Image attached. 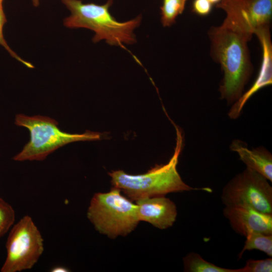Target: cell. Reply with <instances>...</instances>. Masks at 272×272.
I'll return each instance as SVG.
<instances>
[{
  "mask_svg": "<svg viewBox=\"0 0 272 272\" xmlns=\"http://www.w3.org/2000/svg\"><path fill=\"white\" fill-rule=\"evenodd\" d=\"M210 37L212 55L224 72L221 98L231 104L241 97L251 74L247 43L252 36L222 24L211 29Z\"/></svg>",
  "mask_w": 272,
  "mask_h": 272,
  "instance_id": "obj_1",
  "label": "cell"
},
{
  "mask_svg": "<svg viewBox=\"0 0 272 272\" xmlns=\"http://www.w3.org/2000/svg\"><path fill=\"white\" fill-rule=\"evenodd\" d=\"M176 143L174 154L165 164L156 165L147 172L140 175H130L122 170L109 173L112 187L122 191L133 201L154 196H164L176 192L194 190L211 192L209 188H194L186 184L177 169L178 159L183 146L181 130L175 123Z\"/></svg>",
  "mask_w": 272,
  "mask_h": 272,
  "instance_id": "obj_2",
  "label": "cell"
},
{
  "mask_svg": "<svg viewBox=\"0 0 272 272\" xmlns=\"http://www.w3.org/2000/svg\"><path fill=\"white\" fill-rule=\"evenodd\" d=\"M70 12L63 20L64 25L70 28H84L93 31V42L102 40L110 45L124 48V44L136 42L134 29L139 27L142 16L127 21H117L110 13L113 0H108L103 5L83 3L81 0H61Z\"/></svg>",
  "mask_w": 272,
  "mask_h": 272,
  "instance_id": "obj_3",
  "label": "cell"
},
{
  "mask_svg": "<svg viewBox=\"0 0 272 272\" xmlns=\"http://www.w3.org/2000/svg\"><path fill=\"white\" fill-rule=\"evenodd\" d=\"M15 124L27 128L30 140L22 150L13 159L17 161H42L53 151L69 143L78 141L99 140V132L87 131L85 133H69L61 131L58 122L47 116H29L23 114L16 115Z\"/></svg>",
  "mask_w": 272,
  "mask_h": 272,
  "instance_id": "obj_4",
  "label": "cell"
},
{
  "mask_svg": "<svg viewBox=\"0 0 272 272\" xmlns=\"http://www.w3.org/2000/svg\"><path fill=\"white\" fill-rule=\"evenodd\" d=\"M112 187L105 193H96L87 211V218L100 233L111 238L125 236L140 222L138 206Z\"/></svg>",
  "mask_w": 272,
  "mask_h": 272,
  "instance_id": "obj_5",
  "label": "cell"
},
{
  "mask_svg": "<svg viewBox=\"0 0 272 272\" xmlns=\"http://www.w3.org/2000/svg\"><path fill=\"white\" fill-rule=\"evenodd\" d=\"M7 256L1 272L31 269L44 251V240L32 218L22 217L11 228L6 244Z\"/></svg>",
  "mask_w": 272,
  "mask_h": 272,
  "instance_id": "obj_6",
  "label": "cell"
},
{
  "mask_svg": "<svg viewBox=\"0 0 272 272\" xmlns=\"http://www.w3.org/2000/svg\"><path fill=\"white\" fill-rule=\"evenodd\" d=\"M221 198L226 207L250 208L272 214L271 186L264 176L247 167L225 185Z\"/></svg>",
  "mask_w": 272,
  "mask_h": 272,
  "instance_id": "obj_7",
  "label": "cell"
},
{
  "mask_svg": "<svg viewBox=\"0 0 272 272\" xmlns=\"http://www.w3.org/2000/svg\"><path fill=\"white\" fill-rule=\"evenodd\" d=\"M216 6L226 12L223 24L251 36L271 18L272 0H221Z\"/></svg>",
  "mask_w": 272,
  "mask_h": 272,
  "instance_id": "obj_8",
  "label": "cell"
},
{
  "mask_svg": "<svg viewBox=\"0 0 272 272\" xmlns=\"http://www.w3.org/2000/svg\"><path fill=\"white\" fill-rule=\"evenodd\" d=\"M262 47V61L258 75L251 88L234 103L228 113L231 119L238 118L247 100L262 87L271 84L272 81V45L269 25L259 28L254 33Z\"/></svg>",
  "mask_w": 272,
  "mask_h": 272,
  "instance_id": "obj_9",
  "label": "cell"
},
{
  "mask_svg": "<svg viewBox=\"0 0 272 272\" xmlns=\"http://www.w3.org/2000/svg\"><path fill=\"white\" fill-rule=\"evenodd\" d=\"M223 215L238 234L245 237L252 232L272 234V214L261 213L250 208L225 206Z\"/></svg>",
  "mask_w": 272,
  "mask_h": 272,
  "instance_id": "obj_10",
  "label": "cell"
},
{
  "mask_svg": "<svg viewBox=\"0 0 272 272\" xmlns=\"http://www.w3.org/2000/svg\"><path fill=\"white\" fill-rule=\"evenodd\" d=\"M136 202L140 221L148 222L163 230L171 227L176 221V206L164 196L146 197Z\"/></svg>",
  "mask_w": 272,
  "mask_h": 272,
  "instance_id": "obj_11",
  "label": "cell"
},
{
  "mask_svg": "<svg viewBox=\"0 0 272 272\" xmlns=\"http://www.w3.org/2000/svg\"><path fill=\"white\" fill-rule=\"evenodd\" d=\"M230 149L238 154L247 167L272 181V155L266 148L260 146L249 149L245 142L234 140L230 146Z\"/></svg>",
  "mask_w": 272,
  "mask_h": 272,
  "instance_id": "obj_12",
  "label": "cell"
},
{
  "mask_svg": "<svg viewBox=\"0 0 272 272\" xmlns=\"http://www.w3.org/2000/svg\"><path fill=\"white\" fill-rule=\"evenodd\" d=\"M183 263L184 271L187 272H235L236 269L217 266L195 252L187 254L183 258Z\"/></svg>",
  "mask_w": 272,
  "mask_h": 272,
  "instance_id": "obj_13",
  "label": "cell"
},
{
  "mask_svg": "<svg viewBox=\"0 0 272 272\" xmlns=\"http://www.w3.org/2000/svg\"><path fill=\"white\" fill-rule=\"evenodd\" d=\"M243 248L239 254L240 258L244 252L258 250L264 252L268 256H272V234L268 235L258 232H252L246 236Z\"/></svg>",
  "mask_w": 272,
  "mask_h": 272,
  "instance_id": "obj_14",
  "label": "cell"
},
{
  "mask_svg": "<svg viewBox=\"0 0 272 272\" xmlns=\"http://www.w3.org/2000/svg\"><path fill=\"white\" fill-rule=\"evenodd\" d=\"M185 3L183 0H163L160 9L164 26H170L174 23L177 16L183 11Z\"/></svg>",
  "mask_w": 272,
  "mask_h": 272,
  "instance_id": "obj_15",
  "label": "cell"
},
{
  "mask_svg": "<svg viewBox=\"0 0 272 272\" xmlns=\"http://www.w3.org/2000/svg\"><path fill=\"white\" fill-rule=\"evenodd\" d=\"M15 212L8 202L0 197V238L4 236L13 226Z\"/></svg>",
  "mask_w": 272,
  "mask_h": 272,
  "instance_id": "obj_16",
  "label": "cell"
},
{
  "mask_svg": "<svg viewBox=\"0 0 272 272\" xmlns=\"http://www.w3.org/2000/svg\"><path fill=\"white\" fill-rule=\"evenodd\" d=\"M271 257L260 260L248 259L242 268L236 269L235 272H271Z\"/></svg>",
  "mask_w": 272,
  "mask_h": 272,
  "instance_id": "obj_17",
  "label": "cell"
},
{
  "mask_svg": "<svg viewBox=\"0 0 272 272\" xmlns=\"http://www.w3.org/2000/svg\"><path fill=\"white\" fill-rule=\"evenodd\" d=\"M7 22V19L4 13L3 7H0V45L3 46L10 54L14 58L24 64L28 68H34V65L30 62H28L18 56L9 46L5 39L3 35V27Z\"/></svg>",
  "mask_w": 272,
  "mask_h": 272,
  "instance_id": "obj_18",
  "label": "cell"
},
{
  "mask_svg": "<svg viewBox=\"0 0 272 272\" xmlns=\"http://www.w3.org/2000/svg\"><path fill=\"white\" fill-rule=\"evenodd\" d=\"M212 5L208 0H194L193 11L198 15L206 16L211 12Z\"/></svg>",
  "mask_w": 272,
  "mask_h": 272,
  "instance_id": "obj_19",
  "label": "cell"
},
{
  "mask_svg": "<svg viewBox=\"0 0 272 272\" xmlns=\"http://www.w3.org/2000/svg\"><path fill=\"white\" fill-rule=\"evenodd\" d=\"M69 269L63 266H58L51 269L52 272H66L69 271Z\"/></svg>",
  "mask_w": 272,
  "mask_h": 272,
  "instance_id": "obj_20",
  "label": "cell"
},
{
  "mask_svg": "<svg viewBox=\"0 0 272 272\" xmlns=\"http://www.w3.org/2000/svg\"><path fill=\"white\" fill-rule=\"evenodd\" d=\"M40 0H32V4L34 6L38 7L39 5Z\"/></svg>",
  "mask_w": 272,
  "mask_h": 272,
  "instance_id": "obj_21",
  "label": "cell"
},
{
  "mask_svg": "<svg viewBox=\"0 0 272 272\" xmlns=\"http://www.w3.org/2000/svg\"><path fill=\"white\" fill-rule=\"evenodd\" d=\"M208 1L212 4H217L218 3H220L221 1V0H208Z\"/></svg>",
  "mask_w": 272,
  "mask_h": 272,
  "instance_id": "obj_22",
  "label": "cell"
},
{
  "mask_svg": "<svg viewBox=\"0 0 272 272\" xmlns=\"http://www.w3.org/2000/svg\"><path fill=\"white\" fill-rule=\"evenodd\" d=\"M3 0H0V7H3Z\"/></svg>",
  "mask_w": 272,
  "mask_h": 272,
  "instance_id": "obj_23",
  "label": "cell"
},
{
  "mask_svg": "<svg viewBox=\"0 0 272 272\" xmlns=\"http://www.w3.org/2000/svg\"><path fill=\"white\" fill-rule=\"evenodd\" d=\"M184 1H185L186 2V0H183Z\"/></svg>",
  "mask_w": 272,
  "mask_h": 272,
  "instance_id": "obj_24",
  "label": "cell"
}]
</instances>
